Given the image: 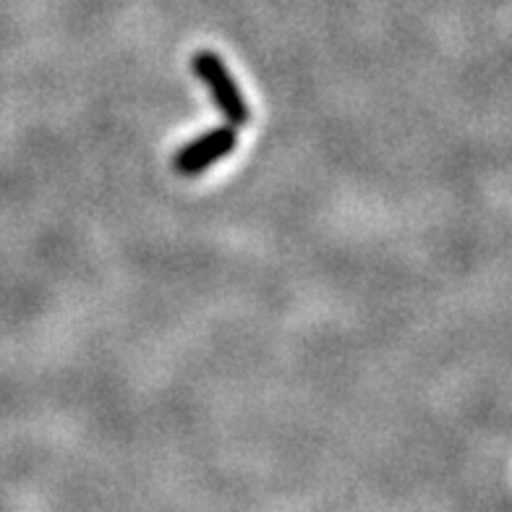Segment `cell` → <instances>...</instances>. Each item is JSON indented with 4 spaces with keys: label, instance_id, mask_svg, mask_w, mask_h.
<instances>
[{
    "label": "cell",
    "instance_id": "6da1fadb",
    "mask_svg": "<svg viewBox=\"0 0 512 512\" xmlns=\"http://www.w3.org/2000/svg\"><path fill=\"white\" fill-rule=\"evenodd\" d=\"M191 71L209 89V97L215 102V108L225 115L228 126L241 128L249 123L251 113L246 97H243L241 87L236 84L220 55L212 53V50H199V53L191 55Z\"/></svg>",
    "mask_w": 512,
    "mask_h": 512
},
{
    "label": "cell",
    "instance_id": "7a4b0ae2",
    "mask_svg": "<svg viewBox=\"0 0 512 512\" xmlns=\"http://www.w3.org/2000/svg\"><path fill=\"white\" fill-rule=\"evenodd\" d=\"M238 144V131L233 126H217L207 134L191 139L186 147H181L173 155V170L178 176H199L209 170L215 162L228 157Z\"/></svg>",
    "mask_w": 512,
    "mask_h": 512
}]
</instances>
